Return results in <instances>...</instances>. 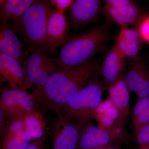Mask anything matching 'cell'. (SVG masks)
<instances>
[{"label": "cell", "instance_id": "6da1fadb", "mask_svg": "<svg viewBox=\"0 0 149 149\" xmlns=\"http://www.w3.org/2000/svg\"><path fill=\"white\" fill-rule=\"evenodd\" d=\"M100 66L98 62L91 60L68 70H60L50 77L42 89L35 91L40 94L42 103L56 113L95 78Z\"/></svg>", "mask_w": 149, "mask_h": 149}, {"label": "cell", "instance_id": "7a4b0ae2", "mask_svg": "<svg viewBox=\"0 0 149 149\" xmlns=\"http://www.w3.org/2000/svg\"><path fill=\"white\" fill-rule=\"evenodd\" d=\"M110 39L109 29L106 24L68 35L55 59L58 67L61 71L66 70L91 61Z\"/></svg>", "mask_w": 149, "mask_h": 149}, {"label": "cell", "instance_id": "3957f363", "mask_svg": "<svg viewBox=\"0 0 149 149\" xmlns=\"http://www.w3.org/2000/svg\"><path fill=\"white\" fill-rule=\"evenodd\" d=\"M54 10L50 1H35L19 20L10 25L21 35L27 47L38 48L56 54L57 49L51 45L47 34L48 20Z\"/></svg>", "mask_w": 149, "mask_h": 149}, {"label": "cell", "instance_id": "277c9868", "mask_svg": "<svg viewBox=\"0 0 149 149\" xmlns=\"http://www.w3.org/2000/svg\"><path fill=\"white\" fill-rule=\"evenodd\" d=\"M107 89L102 81L94 78L65 104L59 109L65 118L78 124L91 123L104 91ZM58 113V112H57Z\"/></svg>", "mask_w": 149, "mask_h": 149}, {"label": "cell", "instance_id": "5b68a950", "mask_svg": "<svg viewBox=\"0 0 149 149\" xmlns=\"http://www.w3.org/2000/svg\"><path fill=\"white\" fill-rule=\"evenodd\" d=\"M29 54L24 67L28 89L41 90L50 77L60 71L55 59L47 51L33 47H27Z\"/></svg>", "mask_w": 149, "mask_h": 149}, {"label": "cell", "instance_id": "8992f818", "mask_svg": "<svg viewBox=\"0 0 149 149\" xmlns=\"http://www.w3.org/2000/svg\"><path fill=\"white\" fill-rule=\"evenodd\" d=\"M42 103L40 94L37 91L29 94L27 91L9 87L5 88L1 94L0 109L7 119L25 116L38 110Z\"/></svg>", "mask_w": 149, "mask_h": 149}, {"label": "cell", "instance_id": "52a82bcc", "mask_svg": "<svg viewBox=\"0 0 149 149\" xmlns=\"http://www.w3.org/2000/svg\"><path fill=\"white\" fill-rule=\"evenodd\" d=\"M129 138L124 126L116 125L111 129L106 130L90 123L85 127L77 147L81 149L95 148L117 142H125Z\"/></svg>", "mask_w": 149, "mask_h": 149}, {"label": "cell", "instance_id": "ba28073f", "mask_svg": "<svg viewBox=\"0 0 149 149\" xmlns=\"http://www.w3.org/2000/svg\"><path fill=\"white\" fill-rule=\"evenodd\" d=\"M52 129V149H74L87 125L78 124L57 113Z\"/></svg>", "mask_w": 149, "mask_h": 149}, {"label": "cell", "instance_id": "9c48e42d", "mask_svg": "<svg viewBox=\"0 0 149 149\" xmlns=\"http://www.w3.org/2000/svg\"><path fill=\"white\" fill-rule=\"evenodd\" d=\"M130 68L126 76L130 91L136 93L138 99L149 96V67L139 56L130 58Z\"/></svg>", "mask_w": 149, "mask_h": 149}, {"label": "cell", "instance_id": "30bf717a", "mask_svg": "<svg viewBox=\"0 0 149 149\" xmlns=\"http://www.w3.org/2000/svg\"><path fill=\"white\" fill-rule=\"evenodd\" d=\"M101 2L99 0H76L69 8L70 23L79 28L95 21L100 13Z\"/></svg>", "mask_w": 149, "mask_h": 149}, {"label": "cell", "instance_id": "8fae6325", "mask_svg": "<svg viewBox=\"0 0 149 149\" xmlns=\"http://www.w3.org/2000/svg\"><path fill=\"white\" fill-rule=\"evenodd\" d=\"M109 97L120 113V117L116 125L124 126L130 113V88L125 76L122 74L108 88Z\"/></svg>", "mask_w": 149, "mask_h": 149}, {"label": "cell", "instance_id": "7c38bea8", "mask_svg": "<svg viewBox=\"0 0 149 149\" xmlns=\"http://www.w3.org/2000/svg\"><path fill=\"white\" fill-rule=\"evenodd\" d=\"M8 23H0V51L15 59L23 68L29 52L24 50L23 44Z\"/></svg>", "mask_w": 149, "mask_h": 149}, {"label": "cell", "instance_id": "4fadbf2b", "mask_svg": "<svg viewBox=\"0 0 149 149\" xmlns=\"http://www.w3.org/2000/svg\"><path fill=\"white\" fill-rule=\"evenodd\" d=\"M0 73L10 88L28 90L24 68L16 59L3 52H0Z\"/></svg>", "mask_w": 149, "mask_h": 149}, {"label": "cell", "instance_id": "5bb4252c", "mask_svg": "<svg viewBox=\"0 0 149 149\" xmlns=\"http://www.w3.org/2000/svg\"><path fill=\"white\" fill-rule=\"evenodd\" d=\"M125 58L113 45L108 52L100 66L103 83L107 89L122 75L124 68Z\"/></svg>", "mask_w": 149, "mask_h": 149}, {"label": "cell", "instance_id": "9a60e30c", "mask_svg": "<svg viewBox=\"0 0 149 149\" xmlns=\"http://www.w3.org/2000/svg\"><path fill=\"white\" fill-rule=\"evenodd\" d=\"M69 24L64 12L54 9L48 20L47 34L51 45L61 47L68 37Z\"/></svg>", "mask_w": 149, "mask_h": 149}, {"label": "cell", "instance_id": "2e32d148", "mask_svg": "<svg viewBox=\"0 0 149 149\" xmlns=\"http://www.w3.org/2000/svg\"><path fill=\"white\" fill-rule=\"evenodd\" d=\"M143 40L139 30L122 27L116 39L114 45L125 57L135 58L139 56Z\"/></svg>", "mask_w": 149, "mask_h": 149}, {"label": "cell", "instance_id": "e0dca14e", "mask_svg": "<svg viewBox=\"0 0 149 149\" xmlns=\"http://www.w3.org/2000/svg\"><path fill=\"white\" fill-rule=\"evenodd\" d=\"M34 0H1L0 23L17 21L34 2Z\"/></svg>", "mask_w": 149, "mask_h": 149}, {"label": "cell", "instance_id": "ac0fdd59", "mask_svg": "<svg viewBox=\"0 0 149 149\" xmlns=\"http://www.w3.org/2000/svg\"><path fill=\"white\" fill-rule=\"evenodd\" d=\"M103 8L112 21L122 27H126L133 24L141 15L140 8L133 3L121 8H111L105 6Z\"/></svg>", "mask_w": 149, "mask_h": 149}, {"label": "cell", "instance_id": "d6986e66", "mask_svg": "<svg viewBox=\"0 0 149 149\" xmlns=\"http://www.w3.org/2000/svg\"><path fill=\"white\" fill-rule=\"evenodd\" d=\"M47 129L45 118L39 110L28 113L24 117V131L32 140L45 138Z\"/></svg>", "mask_w": 149, "mask_h": 149}, {"label": "cell", "instance_id": "ffe728a7", "mask_svg": "<svg viewBox=\"0 0 149 149\" xmlns=\"http://www.w3.org/2000/svg\"><path fill=\"white\" fill-rule=\"evenodd\" d=\"M32 138L24 131L2 140L1 149H24L30 145Z\"/></svg>", "mask_w": 149, "mask_h": 149}, {"label": "cell", "instance_id": "44dd1931", "mask_svg": "<svg viewBox=\"0 0 149 149\" xmlns=\"http://www.w3.org/2000/svg\"><path fill=\"white\" fill-rule=\"evenodd\" d=\"M24 116L10 118L7 119L2 140L8 139L24 131Z\"/></svg>", "mask_w": 149, "mask_h": 149}, {"label": "cell", "instance_id": "7402d4cb", "mask_svg": "<svg viewBox=\"0 0 149 149\" xmlns=\"http://www.w3.org/2000/svg\"><path fill=\"white\" fill-rule=\"evenodd\" d=\"M94 119L96 120L97 126L102 129L109 130L111 129L116 125L114 120L109 116L107 112L96 113Z\"/></svg>", "mask_w": 149, "mask_h": 149}, {"label": "cell", "instance_id": "603a6c76", "mask_svg": "<svg viewBox=\"0 0 149 149\" xmlns=\"http://www.w3.org/2000/svg\"><path fill=\"white\" fill-rule=\"evenodd\" d=\"M136 139L141 148H149V123L135 131Z\"/></svg>", "mask_w": 149, "mask_h": 149}, {"label": "cell", "instance_id": "cb8c5ba5", "mask_svg": "<svg viewBox=\"0 0 149 149\" xmlns=\"http://www.w3.org/2000/svg\"><path fill=\"white\" fill-rule=\"evenodd\" d=\"M149 107V96L139 99L133 108L132 115V123Z\"/></svg>", "mask_w": 149, "mask_h": 149}, {"label": "cell", "instance_id": "d4e9b609", "mask_svg": "<svg viewBox=\"0 0 149 149\" xmlns=\"http://www.w3.org/2000/svg\"><path fill=\"white\" fill-rule=\"evenodd\" d=\"M149 123V107L139 116L133 125L135 131Z\"/></svg>", "mask_w": 149, "mask_h": 149}, {"label": "cell", "instance_id": "484cf974", "mask_svg": "<svg viewBox=\"0 0 149 149\" xmlns=\"http://www.w3.org/2000/svg\"><path fill=\"white\" fill-rule=\"evenodd\" d=\"M74 1L71 0H53L50 1L51 5L56 7V9L65 12L67 9L70 8Z\"/></svg>", "mask_w": 149, "mask_h": 149}, {"label": "cell", "instance_id": "4316f807", "mask_svg": "<svg viewBox=\"0 0 149 149\" xmlns=\"http://www.w3.org/2000/svg\"><path fill=\"white\" fill-rule=\"evenodd\" d=\"M105 3L107 7L117 9L129 5L133 2L129 0H106Z\"/></svg>", "mask_w": 149, "mask_h": 149}, {"label": "cell", "instance_id": "83f0119b", "mask_svg": "<svg viewBox=\"0 0 149 149\" xmlns=\"http://www.w3.org/2000/svg\"><path fill=\"white\" fill-rule=\"evenodd\" d=\"M139 31L143 39L149 43V16L142 20Z\"/></svg>", "mask_w": 149, "mask_h": 149}, {"label": "cell", "instance_id": "f1b7e54d", "mask_svg": "<svg viewBox=\"0 0 149 149\" xmlns=\"http://www.w3.org/2000/svg\"><path fill=\"white\" fill-rule=\"evenodd\" d=\"M113 106H114V104L111 100L109 97L104 100L102 101L101 102L96 113H102L107 112L109 109Z\"/></svg>", "mask_w": 149, "mask_h": 149}, {"label": "cell", "instance_id": "f546056e", "mask_svg": "<svg viewBox=\"0 0 149 149\" xmlns=\"http://www.w3.org/2000/svg\"><path fill=\"white\" fill-rule=\"evenodd\" d=\"M45 141V138L36 140L24 149H46Z\"/></svg>", "mask_w": 149, "mask_h": 149}, {"label": "cell", "instance_id": "4dcf8cb0", "mask_svg": "<svg viewBox=\"0 0 149 149\" xmlns=\"http://www.w3.org/2000/svg\"><path fill=\"white\" fill-rule=\"evenodd\" d=\"M107 113L110 117L114 120L116 124L120 117V113L117 108L116 107L114 106L112 107L108 110Z\"/></svg>", "mask_w": 149, "mask_h": 149}, {"label": "cell", "instance_id": "1f68e13d", "mask_svg": "<svg viewBox=\"0 0 149 149\" xmlns=\"http://www.w3.org/2000/svg\"><path fill=\"white\" fill-rule=\"evenodd\" d=\"M7 118L5 115L1 110L0 109V134L2 136L4 130L5 128L7 122Z\"/></svg>", "mask_w": 149, "mask_h": 149}, {"label": "cell", "instance_id": "d6a6232c", "mask_svg": "<svg viewBox=\"0 0 149 149\" xmlns=\"http://www.w3.org/2000/svg\"><path fill=\"white\" fill-rule=\"evenodd\" d=\"M106 149H118V148L116 147H112L110 146H107L106 147Z\"/></svg>", "mask_w": 149, "mask_h": 149}, {"label": "cell", "instance_id": "836d02e7", "mask_svg": "<svg viewBox=\"0 0 149 149\" xmlns=\"http://www.w3.org/2000/svg\"><path fill=\"white\" fill-rule=\"evenodd\" d=\"M106 146L99 147V148L92 149H106Z\"/></svg>", "mask_w": 149, "mask_h": 149}, {"label": "cell", "instance_id": "e575fe53", "mask_svg": "<svg viewBox=\"0 0 149 149\" xmlns=\"http://www.w3.org/2000/svg\"><path fill=\"white\" fill-rule=\"evenodd\" d=\"M143 149H149V148H142Z\"/></svg>", "mask_w": 149, "mask_h": 149}, {"label": "cell", "instance_id": "d590c367", "mask_svg": "<svg viewBox=\"0 0 149 149\" xmlns=\"http://www.w3.org/2000/svg\"><path fill=\"white\" fill-rule=\"evenodd\" d=\"M141 149H143L141 148Z\"/></svg>", "mask_w": 149, "mask_h": 149}]
</instances>
